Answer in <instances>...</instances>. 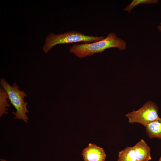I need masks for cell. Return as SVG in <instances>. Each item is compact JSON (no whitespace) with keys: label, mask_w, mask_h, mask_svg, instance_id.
Here are the masks:
<instances>
[{"label":"cell","mask_w":161,"mask_h":161,"mask_svg":"<svg viewBox=\"0 0 161 161\" xmlns=\"http://www.w3.org/2000/svg\"><path fill=\"white\" fill-rule=\"evenodd\" d=\"M0 83L1 86L7 92L10 103L16 109L15 112H12L14 115V119L22 120L28 123L29 118L27 115V113L29 112L27 107L28 103L24 100V98L27 97L26 93L20 89V87L16 83L11 85L4 78H0Z\"/></svg>","instance_id":"obj_3"},{"label":"cell","mask_w":161,"mask_h":161,"mask_svg":"<svg viewBox=\"0 0 161 161\" xmlns=\"http://www.w3.org/2000/svg\"><path fill=\"white\" fill-rule=\"evenodd\" d=\"M147 134L150 138L161 139V118L149 123L145 127Z\"/></svg>","instance_id":"obj_7"},{"label":"cell","mask_w":161,"mask_h":161,"mask_svg":"<svg viewBox=\"0 0 161 161\" xmlns=\"http://www.w3.org/2000/svg\"><path fill=\"white\" fill-rule=\"evenodd\" d=\"M83 161H105L106 154L102 148L89 143L81 154Z\"/></svg>","instance_id":"obj_5"},{"label":"cell","mask_w":161,"mask_h":161,"mask_svg":"<svg viewBox=\"0 0 161 161\" xmlns=\"http://www.w3.org/2000/svg\"><path fill=\"white\" fill-rule=\"evenodd\" d=\"M158 3V1L157 0H133L131 4L125 8L124 10L130 13L133 8L139 4H149Z\"/></svg>","instance_id":"obj_10"},{"label":"cell","mask_w":161,"mask_h":161,"mask_svg":"<svg viewBox=\"0 0 161 161\" xmlns=\"http://www.w3.org/2000/svg\"><path fill=\"white\" fill-rule=\"evenodd\" d=\"M137 161H149L151 159L150 147L142 139L133 146Z\"/></svg>","instance_id":"obj_6"},{"label":"cell","mask_w":161,"mask_h":161,"mask_svg":"<svg viewBox=\"0 0 161 161\" xmlns=\"http://www.w3.org/2000/svg\"><path fill=\"white\" fill-rule=\"evenodd\" d=\"M158 161H161V156L160 157L159 160H158Z\"/></svg>","instance_id":"obj_13"},{"label":"cell","mask_w":161,"mask_h":161,"mask_svg":"<svg viewBox=\"0 0 161 161\" xmlns=\"http://www.w3.org/2000/svg\"><path fill=\"white\" fill-rule=\"evenodd\" d=\"M117 161H137L133 147H127L120 151Z\"/></svg>","instance_id":"obj_8"},{"label":"cell","mask_w":161,"mask_h":161,"mask_svg":"<svg viewBox=\"0 0 161 161\" xmlns=\"http://www.w3.org/2000/svg\"><path fill=\"white\" fill-rule=\"evenodd\" d=\"M0 161H7L6 160L2 159V158H0Z\"/></svg>","instance_id":"obj_12"},{"label":"cell","mask_w":161,"mask_h":161,"mask_svg":"<svg viewBox=\"0 0 161 161\" xmlns=\"http://www.w3.org/2000/svg\"><path fill=\"white\" fill-rule=\"evenodd\" d=\"M126 43L117 38L116 34L111 32L103 39L95 42L73 44L69 49V52L80 58L93 55L96 53H101L108 48H117L120 50L126 49Z\"/></svg>","instance_id":"obj_1"},{"label":"cell","mask_w":161,"mask_h":161,"mask_svg":"<svg viewBox=\"0 0 161 161\" xmlns=\"http://www.w3.org/2000/svg\"><path fill=\"white\" fill-rule=\"evenodd\" d=\"M158 108L156 104L151 101L147 102L137 111L126 114L125 117L131 124L138 123L145 127L149 123L160 118Z\"/></svg>","instance_id":"obj_4"},{"label":"cell","mask_w":161,"mask_h":161,"mask_svg":"<svg viewBox=\"0 0 161 161\" xmlns=\"http://www.w3.org/2000/svg\"><path fill=\"white\" fill-rule=\"evenodd\" d=\"M8 96L6 91L1 86L0 87V117L8 113L10 104L8 103Z\"/></svg>","instance_id":"obj_9"},{"label":"cell","mask_w":161,"mask_h":161,"mask_svg":"<svg viewBox=\"0 0 161 161\" xmlns=\"http://www.w3.org/2000/svg\"><path fill=\"white\" fill-rule=\"evenodd\" d=\"M104 38L103 36L87 35L75 31H68L57 35L51 32L46 37L42 49L44 53H47L53 47L58 44L78 42L90 43L99 41Z\"/></svg>","instance_id":"obj_2"},{"label":"cell","mask_w":161,"mask_h":161,"mask_svg":"<svg viewBox=\"0 0 161 161\" xmlns=\"http://www.w3.org/2000/svg\"><path fill=\"white\" fill-rule=\"evenodd\" d=\"M160 26H158L157 28L159 31L161 32V22L160 23Z\"/></svg>","instance_id":"obj_11"}]
</instances>
